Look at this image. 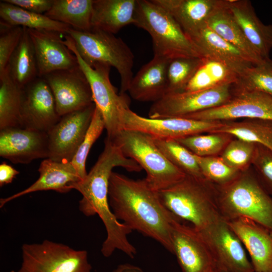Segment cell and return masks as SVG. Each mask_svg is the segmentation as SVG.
Wrapping results in <instances>:
<instances>
[{
    "mask_svg": "<svg viewBox=\"0 0 272 272\" xmlns=\"http://www.w3.org/2000/svg\"><path fill=\"white\" fill-rule=\"evenodd\" d=\"M108 199L118 220L160 243L172 253L171 231L176 218L163 205L159 193L145 178L134 180L112 172L109 182Z\"/></svg>",
    "mask_w": 272,
    "mask_h": 272,
    "instance_id": "cell-1",
    "label": "cell"
},
{
    "mask_svg": "<svg viewBox=\"0 0 272 272\" xmlns=\"http://www.w3.org/2000/svg\"><path fill=\"white\" fill-rule=\"evenodd\" d=\"M159 193L164 206L176 218L190 223L198 231L223 219L215 186L205 179L186 175Z\"/></svg>",
    "mask_w": 272,
    "mask_h": 272,
    "instance_id": "cell-2",
    "label": "cell"
},
{
    "mask_svg": "<svg viewBox=\"0 0 272 272\" xmlns=\"http://www.w3.org/2000/svg\"><path fill=\"white\" fill-rule=\"evenodd\" d=\"M215 186L224 220L246 218L272 230V196L249 168L228 184Z\"/></svg>",
    "mask_w": 272,
    "mask_h": 272,
    "instance_id": "cell-3",
    "label": "cell"
},
{
    "mask_svg": "<svg viewBox=\"0 0 272 272\" xmlns=\"http://www.w3.org/2000/svg\"><path fill=\"white\" fill-rule=\"evenodd\" d=\"M133 25L151 36L154 56L170 60L178 57L202 58L174 18L152 0H137Z\"/></svg>",
    "mask_w": 272,
    "mask_h": 272,
    "instance_id": "cell-4",
    "label": "cell"
},
{
    "mask_svg": "<svg viewBox=\"0 0 272 272\" xmlns=\"http://www.w3.org/2000/svg\"><path fill=\"white\" fill-rule=\"evenodd\" d=\"M65 35L72 39L77 52L89 65L101 63L115 68L120 77V94L128 90L133 77L134 55L120 38L93 29L82 31L71 28Z\"/></svg>",
    "mask_w": 272,
    "mask_h": 272,
    "instance_id": "cell-5",
    "label": "cell"
},
{
    "mask_svg": "<svg viewBox=\"0 0 272 272\" xmlns=\"http://www.w3.org/2000/svg\"><path fill=\"white\" fill-rule=\"evenodd\" d=\"M111 142L126 157L133 160L145 171L146 180L157 191L171 186L186 175L167 159L154 139L146 133L122 129Z\"/></svg>",
    "mask_w": 272,
    "mask_h": 272,
    "instance_id": "cell-6",
    "label": "cell"
},
{
    "mask_svg": "<svg viewBox=\"0 0 272 272\" xmlns=\"http://www.w3.org/2000/svg\"><path fill=\"white\" fill-rule=\"evenodd\" d=\"M64 43L76 55L79 65L86 77L92 93L94 103L103 117L107 137L112 141L121 130L120 119L129 102L124 94H118L109 79L110 66L96 63L88 64L77 51L75 43L68 35H64Z\"/></svg>",
    "mask_w": 272,
    "mask_h": 272,
    "instance_id": "cell-7",
    "label": "cell"
},
{
    "mask_svg": "<svg viewBox=\"0 0 272 272\" xmlns=\"http://www.w3.org/2000/svg\"><path fill=\"white\" fill-rule=\"evenodd\" d=\"M86 250L45 240L24 244L18 272H91Z\"/></svg>",
    "mask_w": 272,
    "mask_h": 272,
    "instance_id": "cell-8",
    "label": "cell"
},
{
    "mask_svg": "<svg viewBox=\"0 0 272 272\" xmlns=\"http://www.w3.org/2000/svg\"><path fill=\"white\" fill-rule=\"evenodd\" d=\"M232 86L227 84L202 91L167 94L153 103L149 118L183 117L222 105L232 98Z\"/></svg>",
    "mask_w": 272,
    "mask_h": 272,
    "instance_id": "cell-9",
    "label": "cell"
},
{
    "mask_svg": "<svg viewBox=\"0 0 272 272\" xmlns=\"http://www.w3.org/2000/svg\"><path fill=\"white\" fill-rule=\"evenodd\" d=\"M222 124V121H205L184 117L150 118L124 109L120 119L121 130H136L154 139L177 140L207 132L211 133Z\"/></svg>",
    "mask_w": 272,
    "mask_h": 272,
    "instance_id": "cell-10",
    "label": "cell"
},
{
    "mask_svg": "<svg viewBox=\"0 0 272 272\" xmlns=\"http://www.w3.org/2000/svg\"><path fill=\"white\" fill-rule=\"evenodd\" d=\"M93 103L61 116L47 132L48 159L71 162L82 143L95 109Z\"/></svg>",
    "mask_w": 272,
    "mask_h": 272,
    "instance_id": "cell-11",
    "label": "cell"
},
{
    "mask_svg": "<svg viewBox=\"0 0 272 272\" xmlns=\"http://www.w3.org/2000/svg\"><path fill=\"white\" fill-rule=\"evenodd\" d=\"M199 232L212 253L217 268L228 272H254L243 243L225 220Z\"/></svg>",
    "mask_w": 272,
    "mask_h": 272,
    "instance_id": "cell-12",
    "label": "cell"
},
{
    "mask_svg": "<svg viewBox=\"0 0 272 272\" xmlns=\"http://www.w3.org/2000/svg\"><path fill=\"white\" fill-rule=\"evenodd\" d=\"M172 253L182 272H212L217 269L212 253L201 234L177 218L171 231Z\"/></svg>",
    "mask_w": 272,
    "mask_h": 272,
    "instance_id": "cell-13",
    "label": "cell"
},
{
    "mask_svg": "<svg viewBox=\"0 0 272 272\" xmlns=\"http://www.w3.org/2000/svg\"><path fill=\"white\" fill-rule=\"evenodd\" d=\"M226 103L183 117L199 120L228 121L238 119L272 120V96L256 91H233Z\"/></svg>",
    "mask_w": 272,
    "mask_h": 272,
    "instance_id": "cell-14",
    "label": "cell"
},
{
    "mask_svg": "<svg viewBox=\"0 0 272 272\" xmlns=\"http://www.w3.org/2000/svg\"><path fill=\"white\" fill-rule=\"evenodd\" d=\"M52 92L43 77L22 89L21 127L47 132L60 119Z\"/></svg>",
    "mask_w": 272,
    "mask_h": 272,
    "instance_id": "cell-15",
    "label": "cell"
},
{
    "mask_svg": "<svg viewBox=\"0 0 272 272\" xmlns=\"http://www.w3.org/2000/svg\"><path fill=\"white\" fill-rule=\"evenodd\" d=\"M43 77L52 92L59 116L94 103L90 86L80 66L55 71Z\"/></svg>",
    "mask_w": 272,
    "mask_h": 272,
    "instance_id": "cell-16",
    "label": "cell"
},
{
    "mask_svg": "<svg viewBox=\"0 0 272 272\" xmlns=\"http://www.w3.org/2000/svg\"><path fill=\"white\" fill-rule=\"evenodd\" d=\"M48 155L47 132L22 127L1 130V157L15 164H28Z\"/></svg>",
    "mask_w": 272,
    "mask_h": 272,
    "instance_id": "cell-17",
    "label": "cell"
},
{
    "mask_svg": "<svg viewBox=\"0 0 272 272\" xmlns=\"http://www.w3.org/2000/svg\"><path fill=\"white\" fill-rule=\"evenodd\" d=\"M28 29L35 49L38 77L79 66L76 55L64 43L60 33Z\"/></svg>",
    "mask_w": 272,
    "mask_h": 272,
    "instance_id": "cell-18",
    "label": "cell"
},
{
    "mask_svg": "<svg viewBox=\"0 0 272 272\" xmlns=\"http://www.w3.org/2000/svg\"><path fill=\"white\" fill-rule=\"evenodd\" d=\"M226 221L248 253L254 272H272V230L246 218Z\"/></svg>",
    "mask_w": 272,
    "mask_h": 272,
    "instance_id": "cell-19",
    "label": "cell"
},
{
    "mask_svg": "<svg viewBox=\"0 0 272 272\" xmlns=\"http://www.w3.org/2000/svg\"><path fill=\"white\" fill-rule=\"evenodd\" d=\"M167 11L191 38L207 26L211 16L226 0H152Z\"/></svg>",
    "mask_w": 272,
    "mask_h": 272,
    "instance_id": "cell-20",
    "label": "cell"
},
{
    "mask_svg": "<svg viewBox=\"0 0 272 272\" xmlns=\"http://www.w3.org/2000/svg\"><path fill=\"white\" fill-rule=\"evenodd\" d=\"M39 177L27 188L7 197L1 198L0 208L17 198L34 192L54 190L64 193L74 189L80 178L71 162H60L46 158L38 169Z\"/></svg>",
    "mask_w": 272,
    "mask_h": 272,
    "instance_id": "cell-21",
    "label": "cell"
},
{
    "mask_svg": "<svg viewBox=\"0 0 272 272\" xmlns=\"http://www.w3.org/2000/svg\"><path fill=\"white\" fill-rule=\"evenodd\" d=\"M227 6L249 43L263 59H270L272 25L259 20L249 1L228 0Z\"/></svg>",
    "mask_w": 272,
    "mask_h": 272,
    "instance_id": "cell-22",
    "label": "cell"
},
{
    "mask_svg": "<svg viewBox=\"0 0 272 272\" xmlns=\"http://www.w3.org/2000/svg\"><path fill=\"white\" fill-rule=\"evenodd\" d=\"M190 39L201 57L213 59L223 63L238 76L254 65L239 49L207 26Z\"/></svg>",
    "mask_w": 272,
    "mask_h": 272,
    "instance_id": "cell-23",
    "label": "cell"
},
{
    "mask_svg": "<svg viewBox=\"0 0 272 272\" xmlns=\"http://www.w3.org/2000/svg\"><path fill=\"white\" fill-rule=\"evenodd\" d=\"M170 59L154 56L133 77L127 91L139 101L156 102L167 92V70Z\"/></svg>",
    "mask_w": 272,
    "mask_h": 272,
    "instance_id": "cell-24",
    "label": "cell"
},
{
    "mask_svg": "<svg viewBox=\"0 0 272 272\" xmlns=\"http://www.w3.org/2000/svg\"><path fill=\"white\" fill-rule=\"evenodd\" d=\"M137 0H94L92 29L113 34L133 24Z\"/></svg>",
    "mask_w": 272,
    "mask_h": 272,
    "instance_id": "cell-25",
    "label": "cell"
},
{
    "mask_svg": "<svg viewBox=\"0 0 272 272\" xmlns=\"http://www.w3.org/2000/svg\"><path fill=\"white\" fill-rule=\"evenodd\" d=\"M225 5L216 11L208 20L207 26L246 55L254 65L265 60L247 40L241 28Z\"/></svg>",
    "mask_w": 272,
    "mask_h": 272,
    "instance_id": "cell-26",
    "label": "cell"
},
{
    "mask_svg": "<svg viewBox=\"0 0 272 272\" xmlns=\"http://www.w3.org/2000/svg\"><path fill=\"white\" fill-rule=\"evenodd\" d=\"M23 29L20 42L6 70L11 79L21 89L38 77L34 45L28 29L24 27Z\"/></svg>",
    "mask_w": 272,
    "mask_h": 272,
    "instance_id": "cell-27",
    "label": "cell"
},
{
    "mask_svg": "<svg viewBox=\"0 0 272 272\" xmlns=\"http://www.w3.org/2000/svg\"><path fill=\"white\" fill-rule=\"evenodd\" d=\"M0 17L1 22L9 26L54 31L63 35L71 28L70 26L53 20L44 14L26 11L4 0L0 2Z\"/></svg>",
    "mask_w": 272,
    "mask_h": 272,
    "instance_id": "cell-28",
    "label": "cell"
},
{
    "mask_svg": "<svg viewBox=\"0 0 272 272\" xmlns=\"http://www.w3.org/2000/svg\"><path fill=\"white\" fill-rule=\"evenodd\" d=\"M93 3L94 0H54L44 15L75 30L89 31L92 29Z\"/></svg>",
    "mask_w": 272,
    "mask_h": 272,
    "instance_id": "cell-29",
    "label": "cell"
},
{
    "mask_svg": "<svg viewBox=\"0 0 272 272\" xmlns=\"http://www.w3.org/2000/svg\"><path fill=\"white\" fill-rule=\"evenodd\" d=\"M238 75L223 63L203 57L201 63L183 91L193 92L234 84Z\"/></svg>",
    "mask_w": 272,
    "mask_h": 272,
    "instance_id": "cell-30",
    "label": "cell"
},
{
    "mask_svg": "<svg viewBox=\"0 0 272 272\" xmlns=\"http://www.w3.org/2000/svg\"><path fill=\"white\" fill-rule=\"evenodd\" d=\"M211 133L221 132L244 141L262 145L272 151V120L244 119L240 121H222Z\"/></svg>",
    "mask_w": 272,
    "mask_h": 272,
    "instance_id": "cell-31",
    "label": "cell"
},
{
    "mask_svg": "<svg viewBox=\"0 0 272 272\" xmlns=\"http://www.w3.org/2000/svg\"><path fill=\"white\" fill-rule=\"evenodd\" d=\"M22 89L6 71L0 76V130L21 127Z\"/></svg>",
    "mask_w": 272,
    "mask_h": 272,
    "instance_id": "cell-32",
    "label": "cell"
},
{
    "mask_svg": "<svg viewBox=\"0 0 272 272\" xmlns=\"http://www.w3.org/2000/svg\"><path fill=\"white\" fill-rule=\"evenodd\" d=\"M233 91H256L272 96V60H265L253 65L238 77L233 84Z\"/></svg>",
    "mask_w": 272,
    "mask_h": 272,
    "instance_id": "cell-33",
    "label": "cell"
},
{
    "mask_svg": "<svg viewBox=\"0 0 272 272\" xmlns=\"http://www.w3.org/2000/svg\"><path fill=\"white\" fill-rule=\"evenodd\" d=\"M154 140L167 159L186 175L205 179L194 154L176 140L158 139Z\"/></svg>",
    "mask_w": 272,
    "mask_h": 272,
    "instance_id": "cell-34",
    "label": "cell"
},
{
    "mask_svg": "<svg viewBox=\"0 0 272 272\" xmlns=\"http://www.w3.org/2000/svg\"><path fill=\"white\" fill-rule=\"evenodd\" d=\"M233 138L227 133L216 132L194 134L175 140L194 155L209 157L221 153Z\"/></svg>",
    "mask_w": 272,
    "mask_h": 272,
    "instance_id": "cell-35",
    "label": "cell"
},
{
    "mask_svg": "<svg viewBox=\"0 0 272 272\" xmlns=\"http://www.w3.org/2000/svg\"><path fill=\"white\" fill-rule=\"evenodd\" d=\"M202 59L200 57L170 59L167 70V94L183 92L200 65Z\"/></svg>",
    "mask_w": 272,
    "mask_h": 272,
    "instance_id": "cell-36",
    "label": "cell"
},
{
    "mask_svg": "<svg viewBox=\"0 0 272 272\" xmlns=\"http://www.w3.org/2000/svg\"><path fill=\"white\" fill-rule=\"evenodd\" d=\"M194 155L204 178L216 186L228 184L241 172L228 165L220 157Z\"/></svg>",
    "mask_w": 272,
    "mask_h": 272,
    "instance_id": "cell-37",
    "label": "cell"
},
{
    "mask_svg": "<svg viewBox=\"0 0 272 272\" xmlns=\"http://www.w3.org/2000/svg\"><path fill=\"white\" fill-rule=\"evenodd\" d=\"M104 129L105 127L103 117L96 107L85 137L71 161L81 180L84 179L88 173L86 170V162L90 150Z\"/></svg>",
    "mask_w": 272,
    "mask_h": 272,
    "instance_id": "cell-38",
    "label": "cell"
},
{
    "mask_svg": "<svg viewBox=\"0 0 272 272\" xmlns=\"http://www.w3.org/2000/svg\"><path fill=\"white\" fill-rule=\"evenodd\" d=\"M255 144L236 138L227 145L220 156L229 166L240 171L249 168Z\"/></svg>",
    "mask_w": 272,
    "mask_h": 272,
    "instance_id": "cell-39",
    "label": "cell"
},
{
    "mask_svg": "<svg viewBox=\"0 0 272 272\" xmlns=\"http://www.w3.org/2000/svg\"><path fill=\"white\" fill-rule=\"evenodd\" d=\"M251 165L258 180L272 196V151L262 145L255 144Z\"/></svg>",
    "mask_w": 272,
    "mask_h": 272,
    "instance_id": "cell-40",
    "label": "cell"
},
{
    "mask_svg": "<svg viewBox=\"0 0 272 272\" xmlns=\"http://www.w3.org/2000/svg\"><path fill=\"white\" fill-rule=\"evenodd\" d=\"M0 76L5 72L9 59L19 44L23 27L0 23Z\"/></svg>",
    "mask_w": 272,
    "mask_h": 272,
    "instance_id": "cell-41",
    "label": "cell"
},
{
    "mask_svg": "<svg viewBox=\"0 0 272 272\" xmlns=\"http://www.w3.org/2000/svg\"><path fill=\"white\" fill-rule=\"evenodd\" d=\"M33 13L44 14L51 7L54 0H4Z\"/></svg>",
    "mask_w": 272,
    "mask_h": 272,
    "instance_id": "cell-42",
    "label": "cell"
},
{
    "mask_svg": "<svg viewBox=\"0 0 272 272\" xmlns=\"http://www.w3.org/2000/svg\"><path fill=\"white\" fill-rule=\"evenodd\" d=\"M19 173L11 165L6 162H3L0 165V186L11 183L15 176Z\"/></svg>",
    "mask_w": 272,
    "mask_h": 272,
    "instance_id": "cell-43",
    "label": "cell"
},
{
    "mask_svg": "<svg viewBox=\"0 0 272 272\" xmlns=\"http://www.w3.org/2000/svg\"><path fill=\"white\" fill-rule=\"evenodd\" d=\"M219 272H228L225 270L217 268Z\"/></svg>",
    "mask_w": 272,
    "mask_h": 272,
    "instance_id": "cell-44",
    "label": "cell"
},
{
    "mask_svg": "<svg viewBox=\"0 0 272 272\" xmlns=\"http://www.w3.org/2000/svg\"><path fill=\"white\" fill-rule=\"evenodd\" d=\"M212 272H219V271H218V269H217L214 270V271H212Z\"/></svg>",
    "mask_w": 272,
    "mask_h": 272,
    "instance_id": "cell-45",
    "label": "cell"
},
{
    "mask_svg": "<svg viewBox=\"0 0 272 272\" xmlns=\"http://www.w3.org/2000/svg\"><path fill=\"white\" fill-rule=\"evenodd\" d=\"M10 272H15L14 270H11Z\"/></svg>",
    "mask_w": 272,
    "mask_h": 272,
    "instance_id": "cell-46",
    "label": "cell"
}]
</instances>
